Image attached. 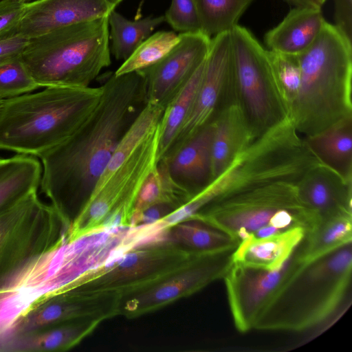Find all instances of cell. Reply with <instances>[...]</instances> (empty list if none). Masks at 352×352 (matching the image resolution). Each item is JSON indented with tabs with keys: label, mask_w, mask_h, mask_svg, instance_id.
Instances as JSON below:
<instances>
[{
	"label": "cell",
	"mask_w": 352,
	"mask_h": 352,
	"mask_svg": "<svg viewBox=\"0 0 352 352\" xmlns=\"http://www.w3.org/2000/svg\"><path fill=\"white\" fill-rule=\"evenodd\" d=\"M325 22L321 8L294 7L266 32L264 41L269 50L298 56L313 43Z\"/></svg>",
	"instance_id": "obj_22"
},
{
	"label": "cell",
	"mask_w": 352,
	"mask_h": 352,
	"mask_svg": "<svg viewBox=\"0 0 352 352\" xmlns=\"http://www.w3.org/2000/svg\"><path fill=\"white\" fill-rule=\"evenodd\" d=\"M294 7H309L321 8L322 3L321 0H283Z\"/></svg>",
	"instance_id": "obj_41"
},
{
	"label": "cell",
	"mask_w": 352,
	"mask_h": 352,
	"mask_svg": "<svg viewBox=\"0 0 352 352\" xmlns=\"http://www.w3.org/2000/svg\"><path fill=\"white\" fill-rule=\"evenodd\" d=\"M121 298L115 295H86L71 289L56 292L24 313L0 347L21 335L66 321L91 318L103 322L113 318L120 314Z\"/></svg>",
	"instance_id": "obj_15"
},
{
	"label": "cell",
	"mask_w": 352,
	"mask_h": 352,
	"mask_svg": "<svg viewBox=\"0 0 352 352\" xmlns=\"http://www.w3.org/2000/svg\"><path fill=\"white\" fill-rule=\"evenodd\" d=\"M327 0H321L322 5L326 2Z\"/></svg>",
	"instance_id": "obj_44"
},
{
	"label": "cell",
	"mask_w": 352,
	"mask_h": 352,
	"mask_svg": "<svg viewBox=\"0 0 352 352\" xmlns=\"http://www.w3.org/2000/svg\"><path fill=\"white\" fill-rule=\"evenodd\" d=\"M352 241V214L342 213L321 219L299 246L302 263L320 257Z\"/></svg>",
	"instance_id": "obj_28"
},
{
	"label": "cell",
	"mask_w": 352,
	"mask_h": 352,
	"mask_svg": "<svg viewBox=\"0 0 352 352\" xmlns=\"http://www.w3.org/2000/svg\"><path fill=\"white\" fill-rule=\"evenodd\" d=\"M2 100H3V99L1 98H0V106H1V104L2 102Z\"/></svg>",
	"instance_id": "obj_45"
},
{
	"label": "cell",
	"mask_w": 352,
	"mask_h": 352,
	"mask_svg": "<svg viewBox=\"0 0 352 352\" xmlns=\"http://www.w3.org/2000/svg\"><path fill=\"white\" fill-rule=\"evenodd\" d=\"M199 256L202 255L176 244L165 232L85 272L63 289H71L86 295L123 298L155 285Z\"/></svg>",
	"instance_id": "obj_8"
},
{
	"label": "cell",
	"mask_w": 352,
	"mask_h": 352,
	"mask_svg": "<svg viewBox=\"0 0 352 352\" xmlns=\"http://www.w3.org/2000/svg\"><path fill=\"white\" fill-rule=\"evenodd\" d=\"M253 0H195L200 30L208 36L230 31Z\"/></svg>",
	"instance_id": "obj_32"
},
{
	"label": "cell",
	"mask_w": 352,
	"mask_h": 352,
	"mask_svg": "<svg viewBox=\"0 0 352 352\" xmlns=\"http://www.w3.org/2000/svg\"><path fill=\"white\" fill-rule=\"evenodd\" d=\"M301 227L262 238L241 241L232 253L233 263L264 269H278L292 256L306 235Z\"/></svg>",
	"instance_id": "obj_23"
},
{
	"label": "cell",
	"mask_w": 352,
	"mask_h": 352,
	"mask_svg": "<svg viewBox=\"0 0 352 352\" xmlns=\"http://www.w3.org/2000/svg\"><path fill=\"white\" fill-rule=\"evenodd\" d=\"M267 55L290 108L300 84L301 74L298 56L269 50Z\"/></svg>",
	"instance_id": "obj_35"
},
{
	"label": "cell",
	"mask_w": 352,
	"mask_h": 352,
	"mask_svg": "<svg viewBox=\"0 0 352 352\" xmlns=\"http://www.w3.org/2000/svg\"><path fill=\"white\" fill-rule=\"evenodd\" d=\"M105 0H36L25 3L18 33L28 38L70 25L109 16Z\"/></svg>",
	"instance_id": "obj_17"
},
{
	"label": "cell",
	"mask_w": 352,
	"mask_h": 352,
	"mask_svg": "<svg viewBox=\"0 0 352 352\" xmlns=\"http://www.w3.org/2000/svg\"><path fill=\"white\" fill-rule=\"evenodd\" d=\"M159 122L131 157L112 175L67 230L71 241L91 233L130 227L140 190L159 162Z\"/></svg>",
	"instance_id": "obj_10"
},
{
	"label": "cell",
	"mask_w": 352,
	"mask_h": 352,
	"mask_svg": "<svg viewBox=\"0 0 352 352\" xmlns=\"http://www.w3.org/2000/svg\"><path fill=\"white\" fill-rule=\"evenodd\" d=\"M193 195L173 178L165 162L160 160L140 190L131 219L154 204H168L178 208Z\"/></svg>",
	"instance_id": "obj_30"
},
{
	"label": "cell",
	"mask_w": 352,
	"mask_h": 352,
	"mask_svg": "<svg viewBox=\"0 0 352 352\" xmlns=\"http://www.w3.org/2000/svg\"><path fill=\"white\" fill-rule=\"evenodd\" d=\"M304 140L320 163L352 181V116Z\"/></svg>",
	"instance_id": "obj_24"
},
{
	"label": "cell",
	"mask_w": 352,
	"mask_h": 352,
	"mask_svg": "<svg viewBox=\"0 0 352 352\" xmlns=\"http://www.w3.org/2000/svg\"><path fill=\"white\" fill-rule=\"evenodd\" d=\"M297 56L300 84L289 119L300 134L309 137L352 116V43L326 21Z\"/></svg>",
	"instance_id": "obj_4"
},
{
	"label": "cell",
	"mask_w": 352,
	"mask_h": 352,
	"mask_svg": "<svg viewBox=\"0 0 352 352\" xmlns=\"http://www.w3.org/2000/svg\"><path fill=\"white\" fill-rule=\"evenodd\" d=\"M164 110V108L161 106L149 103L142 106L120 140L91 195L100 190L112 175L131 157L141 142L156 126Z\"/></svg>",
	"instance_id": "obj_26"
},
{
	"label": "cell",
	"mask_w": 352,
	"mask_h": 352,
	"mask_svg": "<svg viewBox=\"0 0 352 352\" xmlns=\"http://www.w3.org/2000/svg\"><path fill=\"white\" fill-rule=\"evenodd\" d=\"M42 165L38 157L16 154L0 158V210L38 191Z\"/></svg>",
	"instance_id": "obj_25"
},
{
	"label": "cell",
	"mask_w": 352,
	"mask_h": 352,
	"mask_svg": "<svg viewBox=\"0 0 352 352\" xmlns=\"http://www.w3.org/2000/svg\"><path fill=\"white\" fill-rule=\"evenodd\" d=\"M302 204L321 219L342 213L352 214V181H347L318 162L296 184Z\"/></svg>",
	"instance_id": "obj_18"
},
{
	"label": "cell",
	"mask_w": 352,
	"mask_h": 352,
	"mask_svg": "<svg viewBox=\"0 0 352 352\" xmlns=\"http://www.w3.org/2000/svg\"><path fill=\"white\" fill-rule=\"evenodd\" d=\"M334 5L333 25L352 43V0H333Z\"/></svg>",
	"instance_id": "obj_38"
},
{
	"label": "cell",
	"mask_w": 352,
	"mask_h": 352,
	"mask_svg": "<svg viewBox=\"0 0 352 352\" xmlns=\"http://www.w3.org/2000/svg\"><path fill=\"white\" fill-rule=\"evenodd\" d=\"M170 240L197 255L236 249L239 242L224 232L196 220L179 222L166 231Z\"/></svg>",
	"instance_id": "obj_27"
},
{
	"label": "cell",
	"mask_w": 352,
	"mask_h": 352,
	"mask_svg": "<svg viewBox=\"0 0 352 352\" xmlns=\"http://www.w3.org/2000/svg\"><path fill=\"white\" fill-rule=\"evenodd\" d=\"M109 16L30 38L20 57L41 87H89L111 65Z\"/></svg>",
	"instance_id": "obj_5"
},
{
	"label": "cell",
	"mask_w": 352,
	"mask_h": 352,
	"mask_svg": "<svg viewBox=\"0 0 352 352\" xmlns=\"http://www.w3.org/2000/svg\"><path fill=\"white\" fill-rule=\"evenodd\" d=\"M179 34L159 31L145 39L114 72L116 76L144 69L163 58L177 45Z\"/></svg>",
	"instance_id": "obj_33"
},
{
	"label": "cell",
	"mask_w": 352,
	"mask_h": 352,
	"mask_svg": "<svg viewBox=\"0 0 352 352\" xmlns=\"http://www.w3.org/2000/svg\"><path fill=\"white\" fill-rule=\"evenodd\" d=\"M3 99L0 149L38 157L71 138L98 104L96 87H45Z\"/></svg>",
	"instance_id": "obj_3"
},
{
	"label": "cell",
	"mask_w": 352,
	"mask_h": 352,
	"mask_svg": "<svg viewBox=\"0 0 352 352\" xmlns=\"http://www.w3.org/2000/svg\"><path fill=\"white\" fill-rule=\"evenodd\" d=\"M212 122L211 181L254 140L246 118L236 100L223 105Z\"/></svg>",
	"instance_id": "obj_20"
},
{
	"label": "cell",
	"mask_w": 352,
	"mask_h": 352,
	"mask_svg": "<svg viewBox=\"0 0 352 352\" xmlns=\"http://www.w3.org/2000/svg\"><path fill=\"white\" fill-rule=\"evenodd\" d=\"M112 10L118 6L123 0H105Z\"/></svg>",
	"instance_id": "obj_42"
},
{
	"label": "cell",
	"mask_w": 352,
	"mask_h": 352,
	"mask_svg": "<svg viewBox=\"0 0 352 352\" xmlns=\"http://www.w3.org/2000/svg\"><path fill=\"white\" fill-rule=\"evenodd\" d=\"M164 18L174 30L180 33L201 31L195 0H171Z\"/></svg>",
	"instance_id": "obj_36"
},
{
	"label": "cell",
	"mask_w": 352,
	"mask_h": 352,
	"mask_svg": "<svg viewBox=\"0 0 352 352\" xmlns=\"http://www.w3.org/2000/svg\"><path fill=\"white\" fill-rule=\"evenodd\" d=\"M351 272L352 241L301 263L263 309L253 329L302 332L323 325L347 303Z\"/></svg>",
	"instance_id": "obj_2"
},
{
	"label": "cell",
	"mask_w": 352,
	"mask_h": 352,
	"mask_svg": "<svg viewBox=\"0 0 352 352\" xmlns=\"http://www.w3.org/2000/svg\"><path fill=\"white\" fill-rule=\"evenodd\" d=\"M318 162L289 118L256 138L203 192L210 204L274 182L297 184Z\"/></svg>",
	"instance_id": "obj_6"
},
{
	"label": "cell",
	"mask_w": 352,
	"mask_h": 352,
	"mask_svg": "<svg viewBox=\"0 0 352 352\" xmlns=\"http://www.w3.org/2000/svg\"><path fill=\"white\" fill-rule=\"evenodd\" d=\"M164 21V16L131 21L113 10L109 15L110 52L116 59L125 60Z\"/></svg>",
	"instance_id": "obj_31"
},
{
	"label": "cell",
	"mask_w": 352,
	"mask_h": 352,
	"mask_svg": "<svg viewBox=\"0 0 352 352\" xmlns=\"http://www.w3.org/2000/svg\"><path fill=\"white\" fill-rule=\"evenodd\" d=\"M302 262L299 246L282 267L270 270L233 263L223 278L236 329L245 333L278 289Z\"/></svg>",
	"instance_id": "obj_13"
},
{
	"label": "cell",
	"mask_w": 352,
	"mask_h": 352,
	"mask_svg": "<svg viewBox=\"0 0 352 352\" xmlns=\"http://www.w3.org/2000/svg\"><path fill=\"white\" fill-rule=\"evenodd\" d=\"M232 81V51L229 31L212 38L193 104L164 157L174 153L212 120L218 110L228 100Z\"/></svg>",
	"instance_id": "obj_14"
},
{
	"label": "cell",
	"mask_w": 352,
	"mask_h": 352,
	"mask_svg": "<svg viewBox=\"0 0 352 352\" xmlns=\"http://www.w3.org/2000/svg\"><path fill=\"white\" fill-rule=\"evenodd\" d=\"M205 61L206 58L164 108L159 122V161L168 154L179 130L192 108L204 74Z\"/></svg>",
	"instance_id": "obj_29"
},
{
	"label": "cell",
	"mask_w": 352,
	"mask_h": 352,
	"mask_svg": "<svg viewBox=\"0 0 352 352\" xmlns=\"http://www.w3.org/2000/svg\"><path fill=\"white\" fill-rule=\"evenodd\" d=\"M307 210L296 184L277 182L213 201L188 220L220 230L239 243L251 236L266 237L302 227Z\"/></svg>",
	"instance_id": "obj_7"
},
{
	"label": "cell",
	"mask_w": 352,
	"mask_h": 352,
	"mask_svg": "<svg viewBox=\"0 0 352 352\" xmlns=\"http://www.w3.org/2000/svg\"><path fill=\"white\" fill-rule=\"evenodd\" d=\"M177 209L168 204H157L149 206L131 220L130 227L155 223Z\"/></svg>",
	"instance_id": "obj_39"
},
{
	"label": "cell",
	"mask_w": 352,
	"mask_h": 352,
	"mask_svg": "<svg viewBox=\"0 0 352 352\" xmlns=\"http://www.w3.org/2000/svg\"><path fill=\"white\" fill-rule=\"evenodd\" d=\"M25 6L14 0H0V39L18 33Z\"/></svg>",
	"instance_id": "obj_37"
},
{
	"label": "cell",
	"mask_w": 352,
	"mask_h": 352,
	"mask_svg": "<svg viewBox=\"0 0 352 352\" xmlns=\"http://www.w3.org/2000/svg\"><path fill=\"white\" fill-rule=\"evenodd\" d=\"M177 45L163 58L142 71L144 103L165 108L206 58L212 38L201 31L179 34Z\"/></svg>",
	"instance_id": "obj_16"
},
{
	"label": "cell",
	"mask_w": 352,
	"mask_h": 352,
	"mask_svg": "<svg viewBox=\"0 0 352 352\" xmlns=\"http://www.w3.org/2000/svg\"><path fill=\"white\" fill-rule=\"evenodd\" d=\"M101 99L80 129L38 157L41 192L67 229L91 196L122 136L144 105V75L114 74Z\"/></svg>",
	"instance_id": "obj_1"
},
{
	"label": "cell",
	"mask_w": 352,
	"mask_h": 352,
	"mask_svg": "<svg viewBox=\"0 0 352 352\" xmlns=\"http://www.w3.org/2000/svg\"><path fill=\"white\" fill-rule=\"evenodd\" d=\"M102 322L91 318H78L43 327L12 338L0 352L65 351L78 344Z\"/></svg>",
	"instance_id": "obj_21"
},
{
	"label": "cell",
	"mask_w": 352,
	"mask_h": 352,
	"mask_svg": "<svg viewBox=\"0 0 352 352\" xmlns=\"http://www.w3.org/2000/svg\"><path fill=\"white\" fill-rule=\"evenodd\" d=\"M29 40L19 33L0 39V63L20 56Z\"/></svg>",
	"instance_id": "obj_40"
},
{
	"label": "cell",
	"mask_w": 352,
	"mask_h": 352,
	"mask_svg": "<svg viewBox=\"0 0 352 352\" xmlns=\"http://www.w3.org/2000/svg\"><path fill=\"white\" fill-rule=\"evenodd\" d=\"M67 227L38 191L0 210V287L32 261L60 245Z\"/></svg>",
	"instance_id": "obj_11"
},
{
	"label": "cell",
	"mask_w": 352,
	"mask_h": 352,
	"mask_svg": "<svg viewBox=\"0 0 352 352\" xmlns=\"http://www.w3.org/2000/svg\"><path fill=\"white\" fill-rule=\"evenodd\" d=\"M212 120L163 160L173 178L193 195L211 181Z\"/></svg>",
	"instance_id": "obj_19"
},
{
	"label": "cell",
	"mask_w": 352,
	"mask_h": 352,
	"mask_svg": "<svg viewBox=\"0 0 352 352\" xmlns=\"http://www.w3.org/2000/svg\"><path fill=\"white\" fill-rule=\"evenodd\" d=\"M235 249L197 257L185 267L155 285L123 297L120 314L128 318L158 310L223 279L233 263Z\"/></svg>",
	"instance_id": "obj_12"
},
{
	"label": "cell",
	"mask_w": 352,
	"mask_h": 352,
	"mask_svg": "<svg viewBox=\"0 0 352 352\" xmlns=\"http://www.w3.org/2000/svg\"><path fill=\"white\" fill-rule=\"evenodd\" d=\"M232 91L255 140L289 118V106L265 50L246 28L230 30Z\"/></svg>",
	"instance_id": "obj_9"
},
{
	"label": "cell",
	"mask_w": 352,
	"mask_h": 352,
	"mask_svg": "<svg viewBox=\"0 0 352 352\" xmlns=\"http://www.w3.org/2000/svg\"><path fill=\"white\" fill-rule=\"evenodd\" d=\"M14 1L22 3H28L32 2L36 0H14Z\"/></svg>",
	"instance_id": "obj_43"
},
{
	"label": "cell",
	"mask_w": 352,
	"mask_h": 352,
	"mask_svg": "<svg viewBox=\"0 0 352 352\" xmlns=\"http://www.w3.org/2000/svg\"><path fill=\"white\" fill-rule=\"evenodd\" d=\"M40 88L20 56L0 63V98L2 99Z\"/></svg>",
	"instance_id": "obj_34"
}]
</instances>
